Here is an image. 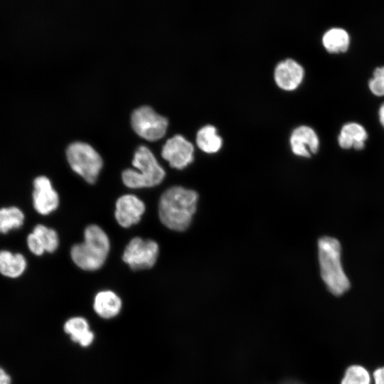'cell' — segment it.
Instances as JSON below:
<instances>
[{
  "label": "cell",
  "mask_w": 384,
  "mask_h": 384,
  "mask_svg": "<svg viewBox=\"0 0 384 384\" xmlns=\"http://www.w3.org/2000/svg\"><path fill=\"white\" fill-rule=\"evenodd\" d=\"M198 193L181 186H172L161 196L159 215L161 222L168 228L185 230L190 225L196 209Z\"/></svg>",
  "instance_id": "1"
},
{
  "label": "cell",
  "mask_w": 384,
  "mask_h": 384,
  "mask_svg": "<svg viewBox=\"0 0 384 384\" xmlns=\"http://www.w3.org/2000/svg\"><path fill=\"white\" fill-rule=\"evenodd\" d=\"M110 249L106 233L97 225H88L84 231V241L74 245L70 256L74 263L85 271H95L104 265Z\"/></svg>",
  "instance_id": "2"
},
{
  "label": "cell",
  "mask_w": 384,
  "mask_h": 384,
  "mask_svg": "<svg viewBox=\"0 0 384 384\" xmlns=\"http://www.w3.org/2000/svg\"><path fill=\"white\" fill-rule=\"evenodd\" d=\"M319 262L321 278L329 291L340 296L351 287L341 263V245L334 238L325 236L319 240Z\"/></svg>",
  "instance_id": "3"
},
{
  "label": "cell",
  "mask_w": 384,
  "mask_h": 384,
  "mask_svg": "<svg viewBox=\"0 0 384 384\" xmlns=\"http://www.w3.org/2000/svg\"><path fill=\"white\" fill-rule=\"evenodd\" d=\"M132 166L122 171L124 184L131 188H150L161 183L165 171L159 164L152 151L144 145L139 146L134 152Z\"/></svg>",
  "instance_id": "4"
},
{
  "label": "cell",
  "mask_w": 384,
  "mask_h": 384,
  "mask_svg": "<svg viewBox=\"0 0 384 384\" xmlns=\"http://www.w3.org/2000/svg\"><path fill=\"white\" fill-rule=\"evenodd\" d=\"M66 156L71 169L89 183H95L103 165L100 154L89 144L74 142L68 145Z\"/></svg>",
  "instance_id": "5"
},
{
  "label": "cell",
  "mask_w": 384,
  "mask_h": 384,
  "mask_svg": "<svg viewBox=\"0 0 384 384\" xmlns=\"http://www.w3.org/2000/svg\"><path fill=\"white\" fill-rule=\"evenodd\" d=\"M131 123L138 135L149 141L161 138L168 127L167 118L148 105L141 106L133 111Z\"/></svg>",
  "instance_id": "6"
},
{
  "label": "cell",
  "mask_w": 384,
  "mask_h": 384,
  "mask_svg": "<svg viewBox=\"0 0 384 384\" xmlns=\"http://www.w3.org/2000/svg\"><path fill=\"white\" fill-rule=\"evenodd\" d=\"M159 250L154 240L136 237L127 245L122 260L133 270L149 269L156 263Z\"/></svg>",
  "instance_id": "7"
},
{
  "label": "cell",
  "mask_w": 384,
  "mask_h": 384,
  "mask_svg": "<svg viewBox=\"0 0 384 384\" xmlns=\"http://www.w3.org/2000/svg\"><path fill=\"white\" fill-rule=\"evenodd\" d=\"M194 147L184 137L176 134L168 139L161 149V156L169 165L182 169L193 160Z\"/></svg>",
  "instance_id": "8"
},
{
  "label": "cell",
  "mask_w": 384,
  "mask_h": 384,
  "mask_svg": "<svg viewBox=\"0 0 384 384\" xmlns=\"http://www.w3.org/2000/svg\"><path fill=\"white\" fill-rule=\"evenodd\" d=\"M33 203L35 210L46 215L53 212L59 205V196L53 189L50 179L45 176L33 181Z\"/></svg>",
  "instance_id": "9"
},
{
  "label": "cell",
  "mask_w": 384,
  "mask_h": 384,
  "mask_svg": "<svg viewBox=\"0 0 384 384\" xmlns=\"http://www.w3.org/2000/svg\"><path fill=\"white\" fill-rule=\"evenodd\" d=\"M145 208V204L138 197L125 194L116 201L114 217L120 226L129 228L140 221Z\"/></svg>",
  "instance_id": "10"
},
{
  "label": "cell",
  "mask_w": 384,
  "mask_h": 384,
  "mask_svg": "<svg viewBox=\"0 0 384 384\" xmlns=\"http://www.w3.org/2000/svg\"><path fill=\"white\" fill-rule=\"evenodd\" d=\"M274 80L284 90H295L301 84L304 76L303 67L293 59L279 62L274 70Z\"/></svg>",
  "instance_id": "11"
},
{
  "label": "cell",
  "mask_w": 384,
  "mask_h": 384,
  "mask_svg": "<svg viewBox=\"0 0 384 384\" xmlns=\"http://www.w3.org/2000/svg\"><path fill=\"white\" fill-rule=\"evenodd\" d=\"M293 153L303 157H310L319 148V139L316 132L310 127L302 125L294 129L290 137Z\"/></svg>",
  "instance_id": "12"
},
{
  "label": "cell",
  "mask_w": 384,
  "mask_h": 384,
  "mask_svg": "<svg viewBox=\"0 0 384 384\" xmlns=\"http://www.w3.org/2000/svg\"><path fill=\"white\" fill-rule=\"evenodd\" d=\"M368 137L367 130L361 124L348 122L341 127L338 135V143L342 149L361 150L365 147Z\"/></svg>",
  "instance_id": "13"
},
{
  "label": "cell",
  "mask_w": 384,
  "mask_h": 384,
  "mask_svg": "<svg viewBox=\"0 0 384 384\" xmlns=\"http://www.w3.org/2000/svg\"><path fill=\"white\" fill-rule=\"evenodd\" d=\"M122 307L121 298L113 291H100L94 298L93 309L102 319H110L117 316Z\"/></svg>",
  "instance_id": "14"
},
{
  "label": "cell",
  "mask_w": 384,
  "mask_h": 384,
  "mask_svg": "<svg viewBox=\"0 0 384 384\" xmlns=\"http://www.w3.org/2000/svg\"><path fill=\"white\" fill-rule=\"evenodd\" d=\"M63 330L72 341L82 347H88L94 341V332L90 329L87 320L82 316L68 319L64 324Z\"/></svg>",
  "instance_id": "15"
},
{
  "label": "cell",
  "mask_w": 384,
  "mask_h": 384,
  "mask_svg": "<svg viewBox=\"0 0 384 384\" xmlns=\"http://www.w3.org/2000/svg\"><path fill=\"white\" fill-rule=\"evenodd\" d=\"M322 45L330 53L341 54L347 52L351 46V36L344 28L333 27L323 35Z\"/></svg>",
  "instance_id": "16"
},
{
  "label": "cell",
  "mask_w": 384,
  "mask_h": 384,
  "mask_svg": "<svg viewBox=\"0 0 384 384\" xmlns=\"http://www.w3.org/2000/svg\"><path fill=\"white\" fill-rule=\"evenodd\" d=\"M27 262L21 253L0 251V273L7 277L16 278L26 270Z\"/></svg>",
  "instance_id": "17"
},
{
  "label": "cell",
  "mask_w": 384,
  "mask_h": 384,
  "mask_svg": "<svg viewBox=\"0 0 384 384\" xmlns=\"http://www.w3.org/2000/svg\"><path fill=\"white\" fill-rule=\"evenodd\" d=\"M196 143L202 151L212 154L217 152L220 149L223 141L217 134L216 128L209 124L198 130L196 135Z\"/></svg>",
  "instance_id": "18"
},
{
  "label": "cell",
  "mask_w": 384,
  "mask_h": 384,
  "mask_svg": "<svg viewBox=\"0 0 384 384\" xmlns=\"http://www.w3.org/2000/svg\"><path fill=\"white\" fill-rule=\"evenodd\" d=\"M24 218L23 213L17 207L0 208V233H6L21 228L23 224Z\"/></svg>",
  "instance_id": "19"
},
{
  "label": "cell",
  "mask_w": 384,
  "mask_h": 384,
  "mask_svg": "<svg viewBox=\"0 0 384 384\" xmlns=\"http://www.w3.org/2000/svg\"><path fill=\"white\" fill-rule=\"evenodd\" d=\"M371 378L366 368L352 364L346 368L340 384H370Z\"/></svg>",
  "instance_id": "20"
},
{
  "label": "cell",
  "mask_w": 384,
  "mask_h": 384,
  "mask_svg": "<svg viewBox=\"0 0 384 384\" xmlns=\"http://www.w3.org/2000/svg\"><path fill=\"white\" fill-rule=\"evenodd\" d=\"M32 233L40 238L46 252H53L56 250L59 245V238L55 230L38 224L35 226Z\"/></svg>",
  "instance_id": "21"
},
{
  "label": "cell",
  "mask_w": 384,
  "mask_h": 384,
  "mask_svg": "<svg viewBox=\"0 0 384 384\" xmlns=\"http://www.w3.org/2000/svg\"><path fill=\"white\" fill-rule=\"evenodd\" d=\"M370 92L375 96H384V65L377 67L368 82Z\"/></svg>",
  "instance_id": "22"
},
{
  "label": "cell",
  "mask_w": 384,
  "mask_h": 384,
  "mask_svg": "<svg viewBox=\"0 0 384 384\" xmlns=\"http://www.w3.org/2000/svg\"><path fill=\"white\" fill-rule=\"evenodd\" d=\"M27 245L30 251L36 255H41L46 252L40 238L33 233L27 237Z\"/></svg>",
  "instance_id": "23"
},
{
  "label": "cell",
  "mask_w": 384,
  "mask_h": 384,
  "mask_svg": "<svg viewBox=\"0 0 384 384\" xmlns=\"http://www.w3.org/2000/svg\"><path fill=\"white\" fill-rule=\"evenodd\" d=\"M374 384H384V366L379 367L373 373Z\"/></svg>",
  "instance_id": "24"
},
{
  "label": "cell",
  "mask_w": 384,
  "mask_h": 384,
  "mask_svg": "<svg viewBox=\"0 0 384 384\" xmlns=\"http://www.w3.org/2000/svg\"><path fill=\"white\" fill-rule=\"evenodd\" d=\"M0 384H11L10 376L0 367Z\"/></svg>",
  "instance_id": "25"
},
{
  "label": "cell",
  "mask_w": 384,
  "mask_h": 384,
  "mask_svg": "<svg viewBox=\"0 0 384 384\" xmlns=\"http://www.w3.org/2000/svg\"><path fill=\"white\" fill-rule=\"evenodd\" d=\"M378 119L380 124L384 129V102L380 106L378 109Z\"/></svg>",
  "instance_id": "26"
}]
</instances>
